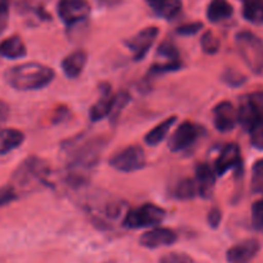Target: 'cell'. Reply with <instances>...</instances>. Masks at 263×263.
I'll return each instance as SVG.
<instances>
[{"label":"cell","mask_w":263,"mask_h":263,"mask_svg":"<svg viewBox=\"0 0 263 263\" xmlns=\"http://www.w3.org/2000/svg\"><path fill=\"white\" fill-rule=\"evenodd\" d=\"M146 154L143 148L138 145H132L116 153L110 159V165L114 169L123 173L141 171L146 166Z\"/></svg>","instance_id":"8992f818"},{"label":"cell","mask_w":263,"mask_h":263,"mask_svg":"<svg viewBox=\"0 0 263 263\" xmlns=\"http://www.w3.org/2000/svg\"><path fill=\"white\" fill-rule=\"evenodd\" d=\"M18 199V191L12 183L0 187V208L8 205L12 201Z\"/></svg>","instance_id":"f546056e"},{"label":"cell","mask_w":263,"mask_h":263,"mask_svg":"<svg viewBox=\"0 0 263 263\" xmlns=\"http://www.w3.org/2000/svg\"><path fill=\"white\" fill-rule=\"evenodd\" d=\"M130 102V95H129L126 90H120L116 95H114L112 103H111V110L108 114V118H110V123L115 124L116 121L120 118L121 112H123L124 108L128 106V103Z\"/></svg>","instance_id":"d4e9b609"},{"label":"cell","mask_w":263,"mask_h":263,"mask_svg":"<svg viewBox=\"0 0 263 263\" xmlns=\"http://www.w3.org/2000/svg\"><path fill=\"white\" fill-rule=\"evenodd\" d=\"M203 29V24L201 22H190V24H184L177 29V34L184 35V36H191V35L197 34Z\"/></svg>","instance_id":"e575fe53"},{"label":"cell","mask_w":263,"mask_h":263,"mask_svg":"<svg viewBox=\"0 0 263 263\" xmlns=\"http://www.w3.org/2000/svg\"><path fill=\"white\" fill-rule=\"evenodd\" d=\"M250 142L258 150H263V120H258L249 129Z\"/></svg>","instance_id":"4dcf8cb0"},{"label":"cell","mask_w":263,"mask_h":263,"mask_svg":"<svg viewBox=\"0 0 263 263\" xmlns=\"http://www.w3.org/2000/svg\"><path fill=\"white\" fill-rule=\"evenodd\" d=\"M97 2L101 7H106V8H112L123 3V0H97Z\"/></svg>","instance_id":"60d3db41"},{"label":"cell","mask_w":263,"mask_h":263,"mask_svg":"<svg viewBox=\"0 0 263 263\" xmlns=\"http://www.w3.org/2000/svg\"><path fill=\"white\" fill-rule=\"evenodd\" d=\"M158 57L163 60L160 62H174V61H179V52L173 43L164 42L159 45Z\"/></svg>","instance_id":"484cf974"},{"label":"cell","mask_w":263,"mask_h":263,"mask_svg":"<svg viewBox=\"0 0 263 263\" xmlns=\"http://www.w3.org/2000/svg\"><path fill=\"white\" fill-rule=\"evenodd\" d=\"M252 224L255 230H263V199L252 206Z\"/></svg>","instance_id":"1f68e13d"},{"label":"cell","mask_w":263,"mask_h":263,"mask_svg":"<svg viewBox=\"0 0 263 263\" xmlns=\"http://www.w3.org/2000/svg\"><path fill=\"white\" fill-rule=\"evenodd\" d=\"M223 82H226L230 85H239L244 82V79L239 74H236V72H232L230 70H227L223 74Z\"/></svg>","instance_id":"74e56055"},{"label":"cell","mask_w":263,"mask_h":263,"mask_svg":"<svg viewBox=\"0 0 263 263\" xmlns=\"http://www.w3.org/2000/svg\"><path fill=\"white\" fill-rule=\"evenodd\" d=\"M182 67L181 61H174V62H156L155 65L151 66L150 72L153 75H161L166 72L178 71Z\"/></svg>","instance_id":"f1b7e54d"},{"label":"cell","mask_w":263,"mask_h":263,"mask_svg":"<svg viewBox=\"0 0 263 263\" xmlns=\"http://www.w3.org/2000/svg\"><path fill=\"white\" fill-rule=\"evenodd\" d=\"M9 115V107L6 102L0 100V124H3Z\"/></svg>","instance_id":"ab89813d"},{"label":"cell","mask_w":263,"mask_h":263,"mask_svg":"<svg viewBox=\"0 0 263 263\" xmlns=\"http://www.w3.org/2000/svg\"><path fill=\"white\" fill-rule=\"evenodd\" d=\"M177 241V234L166 227H155L146 231L140 237V244L148 249H156L160 247H168Z\"/></svg>","instance_id":"7c38bea8"},{"label":"cell","mask_w":263,"mask_h":263,"mask_svg":"<svg viewBox=\"0 0 263 263\" xmlns=\"http://www.w3.org/2000/svg\"><path fill=\"white\" fill-rule=\"evenodd\" d=\"M103 146L102 140H89L72 147L67 164V182L70 184L79 187L87 182L89 172L100 161Z\"/></svg>","instance_id":"6da1fadb"},{"label":"cell","mask_w":263,"mask_h":263,"mask_svg":"<svg viewBox=\"0 0 263 263\" xmlns=\"http://www.w3.org/2000/svg\"><path fill=\"white\" fill-rule=\"evenodd\" d=\"M155 16L164 20H173L182 11L181 0H145Z\"/></svg>","instance_id":"e0dca14e"},{"label":"cell","mask_w":263,"mask_h":263,"mask_svg":"<svg viewBox=\"0 0 263 263\" xmlns=\"http://www.w3.org/2000/svg\"><path fill=\"white\" fill-rule=\"evenodd\" d=\"M160 263H196L190 255L183 253H168L161 257Z\"/></svg>","instance_id":"d6a6232c"},{"label":"cell","mask_w":263,"mask_h":263,"mask_svg":"<svg viewBox=\"0 0 263 263\" xmlns=\"http://www.w3.org/2000/svg\"><path fill=\"white\" fill-rule=\"evenodd\" d=\"M248 98H249L250 103H252L258 119H259V120H263V92L253 93V95L248 96Z\"/></svg>","instance_id":"836d02e7"},{"label":"cell","mask_w":263,"mask_h":263,"mask_svg":"<svg viewBox=\"0 0 263 263\" xmlns=\"http://www.w3.org/2000/svg\"><path fill=\"white\" fill-rule=\"evenodd\" d=\"M219 47H221V43L212 31H206L201 36V48L206 54H216L218 53Z\"/></svg>","instance_id":"83f0119b"},{"label":"cell","mask_w":263,"mask_h":263,"mask_svg":"<svg viewBox=\"0 0 263 263\" xmlns=\"http://www.w3.org/2000/svg\"><path fill=\"white\" fill-rule=\"evenodd\" d=\"M195 183L197 195L203 199H211L216 189V171L208 164H199L195 171Z\"/></svg>","instance_id":"8fae6325"},{"label":"cell","mask_w":263,"mask_h":263,"mask_svg":"<svg viewBox=\"0 0 263 263\" xmlns=\"http://www.w3.org/2000/svg\"><path fill=\"white\" fill-rule=\"evenodd\" d=\"M234 14V8L227 0H212L206 9V18L212 24L229 20Z\"/></svg>","instance_id":"ffe728a7"},{"label":"cell","mask_w":263,"mask_h":263,"mask_svg":"<svg viewBox=\"0 0 263 263\" xmlns=\"http://www.w3.org/2000/svg\"><path fill=\"white\" fill-rule=\"evenodd\" d=\"M213 120L217 130L222 132V133L231 132L239 123L237 110L231 102L222 101V102L217 103L216 107L213 108Z\"/></svg>","instance_id":"30bf717a"},{"label":"cell","mask_w":263,"mask_h":263,"mask_svg":"<svg viewBox=\"0 0 263 263\" xmlns=\"http://www.w3.org/2000/svg\"><path fill=\"white\" fill-rule=\"evenodd\" d=\"M159 35V29L155 26L146 27L137 34L124 42V45L133 53L136 61H141L146 57Z\"/></svg>","instance_id":"9c48e42d"},{"label":"cell","mask_w":263,"mask_h":263,"mask_svg":"<svg viewBox=\"0 0 263 263\" xmlns=\"http://www.w3.org/2000/svg\"><path fill=\"white\" fill-rule=\"evenodd\" d=\"M240 163H241V156H240L239 146L236 143H229L222 148L218 158L216 159L214 171H216V174L222 176L230 169L239 166Z\"/></svg>","instance_id":"4fadbf2b"},{"label":"cell","mask_w":263,"mask_h":263,"mask_svg":"<svg viewBox=\"0 0 263 263\" xmlns=\"http://www.w3.org/2000/svg\"><path fill=\"white\" fill-rule=\"evenodd\" d=\"M177 116H171V118L165 119L164 121H161L160 124L155 126V128L151 129L147 135L145 136V142L148 146H158L159 143L163 142L164 138L168 136L169 130H171L172 126L176 124Z\"/></svg>","instance_id":"44dd1931"},{"label":"cell","mask_w":263,"mask_h":263,"mask_svg":"<svg viewBox=\"0 0 263 263\" xmlns=\"http://www.w3.org/2000/svg\"><path fill=\"white\" fill-rule=\"evenodd\" d=\"M50 174L49 164L37 156H30L22 161L13 174V186L18 189H35L40 184L48 183Z\"/></svg>","instance_id":"3957f363"},{"label":"cell","mask_w":263,"mask_h":263,"mask_svg":"<svg viewBox=\"0 0 263 263\" xmlns=\"http://www.w3.org/2000/svg\"><path fill=\"white\" fill-rule=\"evenodd\" d=\"M206 221H208L209 226H211L212 229H217V227L219 226V223H221V221H222L221 211H219L218 208L211 209V211H209V213H208V217H206Z\"/></svg>","instance_id":"8d00e7d4"},{"label":"cell","mask_w":263,"mask_h":263,"mask_svg":"<svg viewBox=\"0 0 263 263\" xmlns=\"http://www.w3.org/2000/svg\"><path fill=\"white\" fill-rule=\"evenodd\" d=\"M27 54V49L22 39L17 35L0 43V55L8 60H18Z\"/></svg>","instance_id":"ac0fdd59"},{"label":"cell","mask_w":263,"mask_h":263,"mask_svg":"<svg viewBox=\"0 0 263 263\" xmlns=\"http://www.w3.org/2000/svg\"><path fill=\"white\" fill-rule=\"evenodd\" d=\"M201 128L191 121H183L174 130L168 142V147L172 153H181L191 147L201 135Z\"/></svg>","instance_id":"52a82bcc"},{"label":"cell","mask_w":263,"mask_h":263,"mask_svg":"<svg viewBox=\"0 0 263 263\" xmlns=\"http://www.w3.org/2000/svg\"><path fill=\"white\" fill-rule=\"evenodd\" d=\"M100 98L97 102L90 107L89 118L93 123L98 120H102L106 116H108L111 110V103H112L114 95L111 92V85L107 83H102L100 87Z\"/></svg>","instance_id":"2e32d148"},{"label":"cell","mask_w":263,"mask_h":263,"mask_svg":"<svg viewBox=\"0 0 263 263\" xmlns=\"http://www.w3.org/2000/svg\"><path fill=\"white\" fill-rule=\"evenodd\" d=\"M252 191L255 194H262L263 192V159L255 161L252 169Z\"/></svg>","instance_id":"4316f807"},{"label":"cell","mask_w":263,"mask_h":263,"mask_svg":"<svg viewBox=\"0 0 263 263\" xmlns=\"http://www.w3.org/2000/svg\"><path fill=\"white\" fill-rule=\"evenodd\" d=\"M105 263H115V262H112V260H108V262H105Z\"/></svg>","instance_id":"b9f144b4"},{"label":"cell","mask_w":263,"mask_h":263,"mask_svg":"<svg viewBox=\"0 0 263 263\" xmlns=\"http://www.w3.org/2000/svg\"><path fill=\"white\" fill-rule=\"evenodd\" d=\"M54 79V71L49 66L37 62H25L11 67L6 72V80L12 88L21 92L39 90L48 87Z\"/></svg>","instance_id":"7a4b0ae2"},{"label":"cell","mask_w":263,"mask_h":263,"mask_svg":"<svg viewBox=\"0 0 263 263\" xmlns=\"http://www.w3.org/2000/svg\"><path fill=\"white\" fill-rule=\"evenodd\" d=\"M258 250H259V244L257 240L249 239L230 248L226 257L230 263H247L255 257Z\"/></svg>","instance_id":"5bb4252c"},{"label":"cell","mask_w":263,"mask_h":263,"mask_svg":"<svg viewBox=\"0 0 263 263\" xmlns=\"http://www.w3.org/2000/svg\"><path fill=\"white\" fill-rule=\"evenodd\" d=\"M57 12L63 24L72 26L88 18L90 14V6L87 0H60Z\"/></svg>","instance_id":"ba28073f"},{"label":"cell","mask_w":263,"mask_h":263,"mask_svg":"<svg viewBox=\"0 0 263 263\" xmlns=\"http://www.w3.org/2000/svg\"><path fill=\"white\" fill-rule=\"evenodd\" d=\"M242 17L253 25L263 24V0H245Z\"/></svg>","instance_id":"7402d4cb"},{"label":"cell","mask_w":263,"mask_h":263,"mask_svg":"<svg viewBox=\"0 0 263 263\" xmlns=\"http://www.w3.org/2000/svg\"><path fill=\"white\" fill-rule=\"evenodd\" d=\"M69 115V110L66 107H60L54 111V115H53V123H61L63 121L65 116Z\"/></svg>","instance_id":"f35d334b"},{"label":"cell","mask_w":263,"mask_h":263,"mask_svg":"<svg viewBox=\"0 0 263 263\" xmlns=\"http://www.w3.org/2000/svg\"><path fill=\"white\" fill-rule=\"evenodd\" d=\"M237 118H239V123L241 124L242 128L248 129V130L259 120L248 97L242 98L240 101V107L237 110Z\"/></svg>","instance_id":"603a6c76"},{"label":"cell","mask_w":263,"mask_h":263,"mask_svg":"<svg viewBox=\"0 0 263 263\" xmlns=\"http://www.w3.org/2000/svg\"><path fill=\"white\" fill-rule=\"evenodd\" d=\"M173 196L178 200H190L197 196V189L195 179L183 178L177 182L176 187L173 190Z\"/></svg>","instance_id":"cb8c5ba5"},{"label":"cell","mask_w":263,"mask_h":263,"mask_svg":"<svg viewBox=\"0 0 263 263\" xmlns=\"http://www.w3.org/2000/svg\"><path fill=\"white\" fill-rule=\"evenodd\" d=\"M9 20V0H0V34L7 29Z\"/></svg>","instance_id":"d590c367"},{"label":"cell","mask_w":263,"mask_h":263,"mask_svg":"<svg viewBox=\"0 0 263 263\" xmlns=\"http://www.w3.org/2000/svg\"><path fill=\"white\" fill-rule=\"evenodd\" d=\"M165 214L166 212L155 204H143L124 214L123 226L132 230L158 226L165 219Z\"/></svg>","instance_id":"5b68a950"},{"label":"cell","mask_w":263,"mask_h":263,"mask_svg":"<svg viewBox=\"0 0 263 263\" xmlns=\"http://www.w3.org/2000/svg\"><path fill=\"white\" fill-rule=\"evenodd\" d=\"M237 52L254 74L263 72V40L250 31H241L235 37Z\"/></svg>","instance_id":"277c9868"},{"label":"cell","mask_w":263,"mask_h":263,"mask_svg":"<svg viewBox=\"0 0 263 263\" xmlns=\"http://www.w3.org/2000/svg\"><path fill=\"white\" fill-rule=\"evenodd\" d=\"M88 61V53L84 49H77L66 55L62 60L61 67L69 79H77L82 75Z\"/></svg>","instance_id":"9a60e30c"},{"label":"cell","mask_w":263,"mask_h":263,"mask_svg":"<svg viewBox=\"0 0 263 263\" xmlns=\"http://www.w3.org/2000/svg\"><path fill=\"white\" fill-rule=\"evenodd\" d=\"M25 136L18 129H3L0 130V155L16 150L24 143Z\"/></svg>","instance_id":"d6986e66"}]
</instances>
